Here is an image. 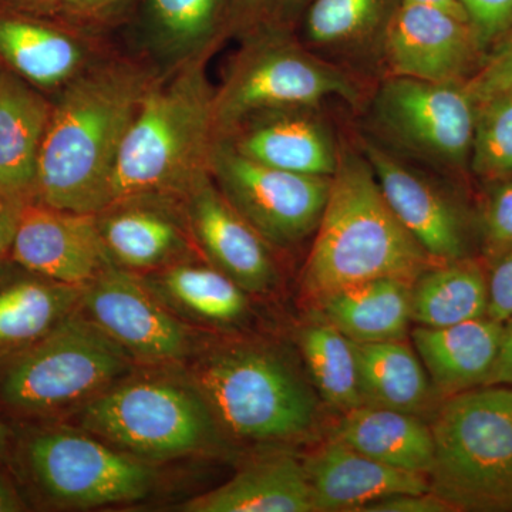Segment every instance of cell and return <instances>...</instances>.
<instances>
[{
    "instance_id": "obj_44",
    "label": "cell",
    "mask_w": 512,
    "mask_h": 512,
    "mask_svg": "<svg viewBox=\"0 0 512 512\" xmlns=\"http://www.w3.org/2000/svg\"><path fill=\"white\" fill-rule=\"evenodd\" d=\"M20 511H26V503L18 488L0 471V512Z\"/></svg>"
},
{
    "instance_id": "obj_21",
    "label": "cell",
    "mask_w": 512,
    "mask_h": 512,
    "mask_svg": "<svg viewBox=\"0 0 512 512\" xmlns=\"http://www.w3.org/2000/svg\"><path fill=\"white\" fill-rule=\"evenodd\" d=\"M53 103L0 69V200L20 211L36 201L37 164Z\"/></svg>"
},
{
    "instance_id": "obj_29",
    "label": "cell",
    "mask_w": 512,
    "mask_h": 512,
    "mask_svg": "<svg viewBox=\"0 0 512 512\" xmlns=\"http://www.w3.org/2000/svg\"><path fill=\"white\" fill-rule=\"evenodd\" d=\"M355 346L363 404L414 416L426 409L434 389L419 355L404 340Z\"/></svg>"
},
{
    "instance_id": "obj_19",
    "label": "cell",
    "mask_w": 512,
    "mask_h": 512,
    "mask_svg": "<svg viewBox=\"0 0 512 512\" xmlns=\"http://www.w3.org/2000/svg\"><path fill=\"white\" fill-rule=\"evenodd\" d=\"M103 56L97 36L55 20L0 12V59L40 92H60Z\"/></svg>"
},
{
    "instance_id": "obj_7",
    "label": "cell",
    "mask_w": 512,
    "mask_h": 512,
    "mask_svg": "<svg viewBox=\"0 0 512 512\" xmlns=\"http://www.w3.org/2000/svg\"><path fill=\"white\" fill-rule=\"evenodd\" d=\"M77 413L82 430L146 461L208 453L224 439L188 379L131 373Z\"/></svg>"
},
{
    "instance_id": "obj_1",
    "label": "cell",
    "mask_w": 512,
    "mask_h": 512,
    "mask_svg": "<svg viewBox=\"0 0 512 512\" xmlns=\"http://www.w3.org/2000/svg\"><path fill=\"white\" fill-rule=\"evenodd\" d=\"M158 72L148 59L106 55L60 90L40 148L37 202L77 214L109 207L124 138Z\"/></svg>"
},
{
    "instance_id": "obj_25",
    "label": "cell",
    "mask_w": 512,
    "mask_h": 512,
    "mask_svg": "<svg viewBox=\"0 0 512 512\" xmlns=\"http://www.w3.org/2000/svg\"><path fill=\"white\" fill-rule=\"evenodd\" d=\"M335 439L379 463L410 473L429 477L433 467L431 427L414 414L363 404L345 413Z\"/></svg>"
},
{
    "instance_id": "obj_22",
    "label": "cell",
    "mask_w": 512,
    "mask_h": 512,
    "mask_svg": "<svg viewBox=\"0 0 512 512\" xmlns=\"http://www.w3.org/2000/svg\"><path fill=\"white\" fill-rule=\"evenodd\" d=\"M503 328L504 323L488 316L446 328H414V348L434 392L447 399L484 386L500 348Z\"/></svg>"
},
{
    "instance_id": "obj_34",
    "label": "cell",
    "mask_w": 512,
    "mask_h": 512,
    "mask_svg": "<svg viewBox=\"0 0 512 512\" xmlns=\"http://www.w3.org/2000/svg\"><path fill=\"white\" fill-rule=\"evenodd\" d=\"M133 0H66L59 22L97 36L119 22Z\"/></svg>"
},
{
    "instance_id": "obj_8",
    "label": "cell",
    "mask_w": 512,
    "mask_h": 512,
    "mask_svg": "<svg viewBox=\"0 0 512 512\" xmlns=\"http://www.w3.org/2000/svg\"><path fill=\"white\" fill-rule=\"evenodd\" d=\"M332 96L356 103L359 89L349 74L312 55L284 30H249L215 87L217 137L261 111L318 107Z\"/></svg>"
},
{
    "instance_id": "obj_27",
    "label": "cell",
    "mask_w": 512,
    "mask_h": 512,
    "mask_svg": "<svg viewBox=\"0 0 512 512\" xmlns=\"http://www.w3.org/2000/svg\"><path fill=\"white\" fill-rule=\"evenodd\" d=\"M0 285V357L39 342L79 309L84 286L30 274Z\"/></svg>"
},
{
    "instance_id": "obj_33",
    "label": "cell",
    "mask_w": 512,
    "mask_h": 512,
    "mask_svg": "<svg viewBox=\"0 0 512 512\" xmlns=\"http://www.w3.org/2000/svg\"><path fill=\"white\" fill-rule=\"evenodd\" d=\"M384 6L386 0H312L306 37L320 46L353 42L375 28Z\"/></svg>"
},
{
    "instance_id": "obj_5",
    "label": "cell",
    "mask_w": 512,
    "mask_h": 512,
    "mask_svg": "<svg viewBox=\"0 0 512 512\" xmlns=\"http://www.w3.org/2000/svg\"><path fill=\"white\" fill-rule=\"evenodd\" d=\"M134 363L77 309L39 342L0 357V409L25 421L77 413L131 375Z\"/></svg>"
},
{
    "instance_id": "obj_32",
    "label": "cell",
    "mask_w": 512,
    "mask_h": 512,
    "mask_svg": "<svg viewBox=\"0 0 512 512\" xmlns=\"http://www.w3.org/2000/svg\"><path fill=\"white\" fill-rule=\"evenodd\" d=\"M467 87L474 104L471 168L480 177L503 180L512 174V87L477 76Z\"/></svg>"
},
{
    "instance_id": "obj_31",
    "label": "cell",
    "mask_w": 512,
    "mask_h": 512,
    "mask_svg": "<svg viewBox=\"0 0 512 512\" xmlns=\"http://www.w3.org/2000/svg\"><path fill=\"white\" fill-rule=\"evenodd\" d=\"M299 343L309 375L326 403L345 413L363 406L353 340L326 322L303 329Z\"/></svg>"
},
{
    "instance_id": "obj_11",
    "label": "cell",
    "mask_w": 512,
    "mask_h": 512,
    "mask_svg": "<svg viewBox=\"0 0 512 512\" xmlns=\"http://www.w3.org/2000/svg\"><path fill=\"white\" fill-rule=\"evenodd\" d=\"M373 119L414 157L450 168L470 163L474 104L467 82L389 76L377 89Z\"/></svg>"
},
{
    "instance_id": "obj_16",
    "label": "cell",
    "mask_w": 512,
    "mask_h": 512,
    "mask_svg": "<svg viewBox=\"0 0 512 512\" xmlns=\"http://www.w3.org/2000/svg\"><path fill=\"white\" fill-rule=\"evenodd\" d=\"M96 218L113 264L134 274H153L198 252L180 200L131 198L113 202Z\"/></svg>"
},
{
    "instance_id": "obj_28",
    "label": "cell",
    "mask_w": 512,
    "mask_h": 512,
    "mask_svg": "<svg viewBox=\"0 0 512 512\" xmlns=\"http://www.w3.org/2000/svg\"><path fill=\"white\" fill-rule=\"evenodd\" d=\"M144 278V276H143ZM158 298L195 320L214 325L237 322L247 312L244 289L211 264L190 258L148 274Z\"/></svg>"
},
{
    "instance_id": "obj_37",
    "label": "cell",
    "mask_w": 512,
    "mask_h": 512,
    "mask_svg": "<svg viewBox=\"0 0 512 512\" xmlns=\"http://www.w3.org/2000/svg\"><path fill=\"white\" fill-rule=\"evenodd\" d=\"M487 316L500 323L512 319V248L494 266L488 279Z\"/></svg>"
},
{
    "instance_id": "obj_42",
    "label": "cell",
    "mask_w": 512,
    "mask_h": 512,
    "mask_svg": "<svg viewBox=\"0 0 512 512\" xmlns=\"http://www.w3.org/2000/svg\"><path fill=\"white\" fill-rule=\"evenodd\" d=\"M271 0H231L229 2V25L251 29Z\"/></svg>"
},
{
    "instance_id": "obj_24",
    "label": "cell",
    "mask_w": 512,
    "mask_h": 512,
    "mask_svg": "<svg viewBox=\"0 0 512 512\" xmlns=\"http://www.w3.org/2000/svg\"><path fill=\"white\" fill-rule=\"evenodd\" d=\"M188 512H315L302 461L279 453L242 468L221 487L183 504Z\"/></svg>"
},
{
    "instance_id": "obj_36",
    "label": "cell",
    "mask_w": 512,
    "mask_h": 512,
    "mask_svg": "<svg viewBox=\"0 0 512 512\" xmlns=\"http://www.w3.org/2000/svg\"><path fill=\"white\" fill-rule=\"evenodd\" d=\"M485 228L495 247L512 248V180H505L491 194Z\"/></svg>"
},
{
    "instance_id": "obj_20",
    "label": "cell",
    "mask_w": 512,
    "mask_h": 512,
    "mask_svg": "<svg viewBox=\"0 0 512 512\" xmlns=\"http://www.w3.org/2000/svg\"><path fill=\"white\" fill-rule=\"evenodd\" d=\"M302 464L315 512H360L392 495L431 491L424 474L379 463L338 439L320 446Z\"/></svg>"
},
{
    "instance_id": "obj_4",
    "label": "cell",
    "mask_w": 512,
    "mask_h": 512,
    "mask_svg": "<svg viewBox=\"0 0 512 512\" xmlns=\"http://www.w3.org/2000/svg\"><path fill=\"white\" fill-rule=\"evenodd\" d=\"M188 360L187 379L224 434L252 443H289L308 436L318 421L311 387L274 350L215 346Z\"/></svg>"
},
{
    "instance_id": "obj_2",
    "label": "cell",
    "mask_w": 512,
    "mask_h": 512,
    "mask_svg": "<svg viewBox=\"0 0 512 512\" xmlns=\"http://www.w3.org/2000/svg\"><path fill=\"white\" fill-rule=\"evenodd\" d=\"M433 259L397 220L365 156L340 153L328 201L302 274L308 298L373 281L414 282Z\"/></svg>"
},
{
    "instance_id": "obj_35",
    "label": "cell",
    "mask_w": 512,
    "mask_h": 512,
    "mask_svg": "<svg viewBox=\"0 0 512 512\" xmlns=\"http://www.w3.org/2000/svg\"><path fill=\"white\" fill-rule=\"evenodd\" d=\"M484 50L512 29V0H460Z\"/></svg>"
},
{
    "instance_id": "obj_12",
    "label": "cell",
    "mask_w": 512,
    "mask_h": 512,
    "mask_svg": "<svg viewBox=\"0 0 512 512\" xmlns=\"http://www.w3.org/2000/svg\"><path fill=\"white\" fill-rule=\"evenodd\" d=\"M79 311L136 362L168 366L194 355V333L148 288L116 264L84 286Z\"/></svg>"
},
{
    "instance_id": "obj_39",
    "label": "cell",
    "mask_w": 512,
    "mask_h": 512,
    "mask_svg": "<svg viewBox=\"0 0 512 512\" xmlns=\"http://www.w3.org/2000/svg\"><path fill=\"white\" fill-rule=\"evenodd\" d=\"M473 76L512 87V29L490 47V53Z\"/></svg>"
},
{
    "instance_id": "obj_23",
    "label": "cell",
    "mask_w": 512,
    "mask_h": 512,
    "mask_svg": "<svg viewBox=\"0 0 512 512\" xmlns=\"http://www.w3.org/2000/svg\"><path fill=\"white\" fill-rule=\"evenodd\" d=\"M231 0H146L143 40L160 72L208 59L229 25Z\"/></svg>"
},
{
    "instance_id": "obj_30",
    "label": "cell",
    "mask_w": 512,
    "mask_h": 512,
    "mask_svg": "<svg viewBox=\"0 0 512 512\" xmlns=\"http://www.w3.org/2000/svg\"><path fill=\"white\" fill-rule=\"evenodd\" d=\"M488 281L467 261L431 266L412 284V322L446 328L487 316Z\"/></svg>"
},
{
    "instance_id": "obj_18",
    "label": "cell",
    "mask_w": 512,
    "mask_h": 512,
    "mask_svg": "<svg viewBox=\"0 0 512 512\" xmlns=\"http://www.w3.org/2000/svg\"><path fill=\"white\" fill-rule=\"evenodd\" d=\"M362 150L397 220L434 264L463 258L466 239L456 207L427 178L382 147L363 141Z\"/></svg>"
},
{
    "instance_id": "obj_17",
    "label": "cell",
    "mask_w": 512,
    "mask_h": 512,
    "mask_svg": "<svg viewBox=\"0 0 512 512\" xmlns=\"http://www.w3.org/2000/svg\"><path fill=\"white\" fill-rule=\"evenodd\" d=\"M318 107L261 111L222 136L241 156L291 173L332 177L340 153Z\"/></svg>"
},
{
    "instance_id": "obj_10",
    "label": "cell",
    "mask_w": 512,
    "mask_h": 512,
    "mask_svg": "<svg viewBox=\"0 0 512 512\" xmlns=\"http://www.w3.org/2000/svg\"><path fill=\"white\" fill-rule=\"evenodd\" d=\"M210 173L221 194L275 247H291L316 232L330 177L291 173L241 156L218 138Z\"/></svg>"
},
{
    "instance_id": "obj_15",
    "label": "cell",
    "mask_w": 512,
    "mask_h": 512,
    "mask_svg": "<svg viewBox=\"0 0 512 512\" xmlns=\"http://www.w3.org/2000/svg\"><path fill=\"white\" fill-rule=\"evenodd\" d=\"M185 224L198 252L245 292L274 288L278 271L271 244L221 194L211 174L180 198Z\"/></svg>"
},
{
    "instance_id": "obj_26",
    "label": "cell",
    "mask_w": 512,
    "mask_h": 512,
    "mask_svg": "<svg viewBox=\"0 0 512 512\" xmlns=\"http://www.w3.org/2000/svg\"><path fill=\"white\" fill-rule=\"evenodd\" d=\"M412 284L373 279L320 299L330 325L356 343L404 340L412 322Z\"/></svg>"
},
{
    "instance_id": "obj_3",
    "label": "cell",
    "mask_w": 512,
    "mask_h": 512,
    "mask_svg": "<svg viewBox=\"0 0 512 512\" xmlns=\"http://www.w3.org/2000/svg\"><path fill=\"white\" fill-rule=\"evenodd\" d=\"M207 60L158 72L124 138L111 204L148 197L180 200L211 174L218 137Z\"/></svg>"
},
{
    "instance_id": "obj_14",
    "label": "cell",
    "mask_w": 512,
    "mask_h": 512,
    "mask_svg": "<svg viewBox=\"0 0 512 512\" xmlns=\"http://www.w3.org/2000/svg\"><path fill=\"white\" fill-rule=\"evenodd\" d=\"M10 258L29 274L86 286L113 265L96 215L30 202L19 211Z\"/></svg>"
},
{
    "instance_id": "obj_13",
    "label": "cell",
    "mask_w": 512,
    "mask_h": 512,
    "mask_svg": "<svg viewBox=\"0 0 512 512\" xmlns=\"http://www.w3.org/2000/svg\"><path fill=\"white\" fill-rule=\"evenodd\" d=\"M484 52L468 20L433 6L402 3L384 30L383 56L390 76L467 82Z\"/></svg>"
},
{
    "instance_id": "obj_38",
    "label": "cell",
    "mask_w": 512,
    "mask_h": 512,
    "mask_svg": "<svg viewBox=\"0 0 512 512\" xmlns=\"http://www.w3.org/2000/svg\"><path fill=\"white\" fill-rule=\"evenodd\" d=\"M457 511L450 503L434 494L407 493L392 495L367 504L360 512H451Z\"/></svg>"
},
{
    "instance_id": "obj_47",
    "label": "cell",
    "mask_w": 512,
    "mask_h": 512,
    "mask_svg": "<svg viewBox=\"0 0 512 512\" xmlns=\"http://www.w3.org/2000/svg\"><path fill=\"white\" fill-rule=\"evenodd\" d=\"M274 2L276 9H278L282 15H288L289 12H293V10L301 8V6L305 5V3L311 2V0H274Z\"/></svg>"
},
{
    "instance_id": "obj_45",
    "label": "cell",
    "mask_w": 512,
    "mask_h": 512,
    "mask_svg": "<svg viewBox=\"0 0 512 512\" xmlns=\"http://www.w3.org/2000/svg\"><path fill=\"white\" fill-rule=\"evenodd\" d=\"M402 3H417V5L433 6V8H439L446 10V12L453 13L458 18L468 20L466 10L461 5L460 0H403Z\"/></svg>"
},
{
    "instance_id": "obj_40",
    "label": "cell",
    "mask_w": 512,
    "mask_h": 512,
    "mask_svg": "<svg viewBox=\"0 0 512 512\" xmlns=\"http://www.w3.org/2000/svg\"><path fill=\"white\" fill-rule=\"evenodd\" d=\"M66 0H0V12L59 22Z\"/></svg>"
},
{
    "instance_id": "obj_41",
    "label": "cell",
    "mask_w": 512,
    "mask_h": 512,
    "mask_svg": "<svg viewBox=\"0 0 512 512\" xmlns=\"http://www.w3.org/2000/svg\"><path fill=\"white\" fill-rule=\"evenodd\" d=\"M484 386H512V319L504 323L500 348Z\"/></svg>"
},
{
    "instance_id": "obj_46",
    "label": "cell",
    "mask_w": 512,
    "mask_h": 512,
    "mask_svg": "<svg viewBox=\"0 0 512 512\" xmlns=\"http://www.w3.org/2000/svg\"><path fill=\"white\" fill-rule=\"evenodd\" d=\"M10 440H12V431L0 417V463H6L9 458Z\"/></svg>"
},
{
    "instance_id": "obj_6",
    "label": "cell",
    "mask_w": 512,
    "mask_h": 512,
    "mask_svg": "<svg viewBox=\"0 0 512 512\" xmlns=\"http://www.w3.org/2000/svg\"><path fill=\"white\" fill-rule=\"evenodd\" d=\"M434 494L457 511L512 510V389L484 386L444 399L431 424Z\"/></svg>"
},
{
    "instance_id": "obj_43",
    "label": "cell",
    "mask_w": 512,
    "mask_h": 512,
    "mask_svg": "<svg viewBox=\"0 0 512 512\" xmlns=\"http://www.w3.org/2000/svg\"><path fill=\"white\" fill-rule=\"evenodd\" d=\"M18 215L19 211L13 210L0 200V264L10 256V251H12Z\"/></svg>"
},
{
    "instance_id": "obj_9",
    "label": "cell",
    "mask_w": 512,
    "mask_h": 512,
    "mask_svg": "<svg viewBox=\"0 0 512 512\" xmlns=\"http://www.w3.org/2000/svg\"><path fill=\"white\" fill-rule=\"evenodd\" d=\"M23 473L50 504L93 508L136 503L156 490V468L87 431L63 426L29 430L20 440Z\"/></svg>"
}]
</instances>
